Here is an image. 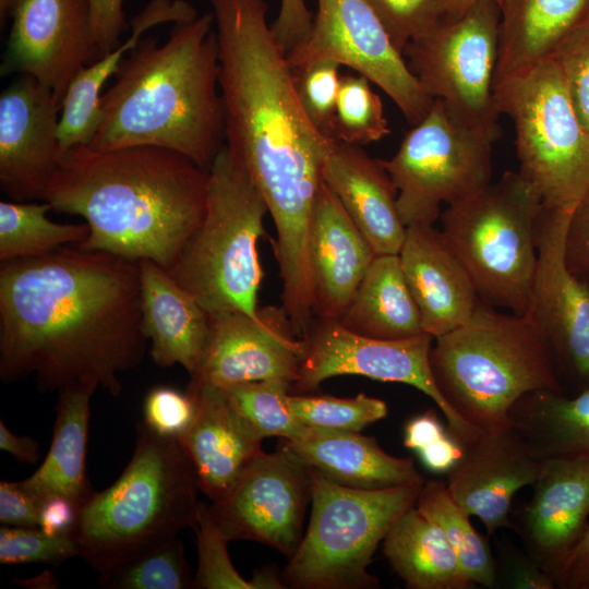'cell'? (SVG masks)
Segmentation results:
<instances>
[{"mask_svg": "<svg viewBox=\"0 0 589 589\" xmlns=\"http://www.w3.org/2000/svg\"><path fill=\"white\" fill-rule=\"evenodd\" d=\"M139 261L61 247L0 262V378L34 375L40 392L100 386L119 396V374L141 364Z\"/></svg>", "mask_w": 589, "mask_h": 589, "instance_id": "6da1fadb", "label": "cell"}, {"mask_svg": "<svg viewBox=\"0 0 589 589\" xmlns=\"http://www.w3.org/2000/svg\"><path fill=\"white\" fill-rule=\"evenodd\" d=\"M208 1L218 44L225 145L267 205L281 284L306 287L312 212L335 139L322 133L302 107L287 52L267 23V2Z\"/></svg>", "mask_w": 589, "mask_h": 589, "instance_id": "7a4b0ae2", "label": "cell"}, {"mask_svg": "<svg viewBox=\"0 0 589 589\" xmlns=\"http://www.w3.org/2000/svg\"><path fill=\"white\" fill-rule=\"evenodd\" d=\"M209 170L156 146L65 149L44 195L51 209L89 227L77 247L168 271L202 223Z\"/></svg>", "mask_w": 589, "mask_h": 589, "instance_id": "3957f363", "label": "cell"}, {"mask_svg": "<svg viewBox=\"0 0 589 589\" xmlns=\"http://www.w3.org/2000/svg\"><path fill=\"white\" fill-rule=\"evenodd\" d=\"M100 96L94 151L156 146L209 169L225 145L213 13L176 23L168 39H141Z\"/></svg>", "mask_w": 589, "mask_h": 589, "instance_id": "277c9868", "label": "cell"}, {"mask_svg": "<svg viewBox=\"0 0 589 589\" xmlns=\"http://www.w3.org/2000/svg\"><path fill=\"white\" fill-rule=\"evenodd\" d=\"M200 491L180 441L137 422L129 464L79 510L72 532L79 556L103 574L164 546L196 525Z\"/></svg>", "mask_w": 589, "mask_h": 589, "instance_id": "5b68a950", "label": "cell"}, {"mask_svg": "<svg viewBox=\"0 0 589 589\" xmlns=\"http://www.w3.org/2000/svg\"><path fill=\"white\" fill-rule=\"evenodd\" d=\"M430 365L449 408L481 431L508 425L531 392H562L553 351L531 320L481 301L466 324L434 338Z\"/></svg>", "mask_w": 589, "mask_h": 589, "instance_id": "8992f818", "label": "cell"}, {"mask_svg": "<svg viewBox=\"0 0 589 589\" xmlns=\"http://www.w3.org/2000/svg\"><path fill=\"white\" fill-rule=\"evenodd\" d=\"M204 218L167 271L207 314H259L257 243L268 213L259 188L226 145L209 167Z\"/></svg>", "mask_w": 589, "mask_h": 589, "instance_id": "52a82bcc", "label": "cell"}, {"mask_svg": "<svg viewBox=\"0 0 589 589\" xmlns=\"http://www.w3.org/2000/svg\"><path fill=\"white\" fill-rule=\"evenodd\" d=\"M543 203L519 172L506 171L474 195L447 205L441 232L481 302L522 315L537 265Z\"/></svg>", "mask_w": 589, "mask_h": 589, "instance_id": "ba28073f", "label": "cell"}, {"mask_svg": "<svg viewBox=\"0 0 589 589\" xmlns=\"http://www.w3.org/2000/svg\"><path fill=\"white\" fill-rule=\"evenodd\" d=\"M422 485L351 488L312 468L311 517L280 573L285 587H378V579L368 572L372 556L396 520L416 505Z\"/></svg>", "mask_w": 589, "mask_h": 589, "instance_id": "9c48e42d", "label": "cell"}, {"mask_svg": "<svg viewBox=\"0 0 589 589\" xmlns=\"http://www.w3.org/2000/svg\"><path fill=\"white\" fill-rule=\"evenodd\" d=\"M494 98L513 122L519 172L543 206L573 212L589 193V132L555 59L495 83Z\"/></svg>", "mask_w": 589, "mask_h": 589, "instance_id": "30bf717a", "label": "cell"}, {"mask_svg": "<svg viewBox=\"0 0 589 589\" xmlns=\"http://www.w3.org/2000/svg\"><path fill=\"white\" fill-rule=\"evenodd\" d=\"M500 19L495 0H478L411 40L402 53L426 95L440 100L457 123L493 143L501 135L494 98Z\"/></svg>", "mask_w": 589, "mask_h": 589, "instance_id": "8fae6325", "label": "cell"}, {"mask_svg": "<svg viewBox=\"0 0 589 589\" xmlns=\"http://www.w3.org/2000/svg\"><path fill=\"white\" fill-rule=\"evenodd\" d=\"M492 145L484 135L453 120L444 105L434 100L395 155L381 159L397 189L402 225H434L442 204L464 201L490 184Z\"/></svg>", "mask_w": 589, "mask_h": 589, "instance_id": "7c38bea8", "label": "cell"}, {"mask_svg": "<svg viewBox=\"0 0 589 589\" xmlns=\"http://www.w3.org/2000/svg\"><path fill=\"white\" fill-rule=\"evenodd\" d=\"M301 340L303 350L292 394H309L325 380L339 375L402 383L436 404L448 431L464 446L483 432L459 418L441 395L430 365L431 335L376 339L347 329L338 320L315 316Z\"/></svg>", "mask_w": 589, "mask_h": 589, "instance_id": "4fadbf2b", "label": "cell"}, {"mask_svg": "<svg viewBox=\"0 0 589 589\" xmlns=\"http://www.w3.org/2000/svg\"><path fill=\"white\" fill-rule=\"evenodd\" d=\"M306 37L287 52L292 71L332 59L377 85L411 124L434 100L425 94L394 46L378 16L365 0H316Z\"/></svg>", "mask_w": 589, "mask_h": 589, "instance_id": "5bb4252c", "label": "cell"}, {"mask_svg": "<svg viewBox=\"0 0 589 589\" xmlns=\"http://www.w3.org/2000/svg\"><path fill=\"white\" fill-rule=\"evenodd\" d=\"M311 497L312 468L280 445L274 453L262 452L208 508L228 541L259 542L289 558L303 537Z\"/></svg>", "mask_w": 589, "mask_h": 589, "instance_id": "9a60e30c", "label": "cell"}, {"mask_svg": "<svg viewBox=\"0 0 589 589\" xmlns=\"http://www.w3.org/2000/svg\"><path fill=\"white\" fill-rule=\"evenodd\" d=\"M7 17L1 74L31 75L62 105L73 79L94 61L89 0H8Z\"/></svg>", "mask_w": 589, "mask_h": 589, "instance_id": "2e32d148", "label": "cell"}, {"mask_svg": "<svg viewBox=\"0 0 589 589\" xmlns=\"http://www.w3.org/2000/svg\"><path fill=\"white\" fill-rule=\"evenodd\" d=\"M572 212L543 206L537 265L526 315L549 342L556 364L589 383V285L567 266L565 240Z\"/></svg>", "mask_w": 589, "mask_h": 589, "instance_id": "e0dca14e", "label": "cell"}, {"mask_svg": "<svg viewBox=\"0 0 589 589\" xmlns=\"http://www.w3.org/2000/svg\"><path fill=\"white\" fill-rule=\"evenodd\" d=\"M302 350L281 306L260 308L256 316L241 311L208 314L200 364L190 381L218 387L271 378L293 384Z\"/></svg>", "mask_w": 589, "mask_h": 589, "instance_id": "ac0fdd59", "label": "cell"}, {"mask_svg": "<svg viewBox=\"0 0 589 589\" xmlns=\"http://www.w3.org/2000/svg\"><path fill=\"white\" fill-rule=\"evenodd\" d=\"M55 93L21 74L0 96V187L13 201L43 200L64 148Z\"/></svg>", "mask_w": 589, "mask_h": 589, "instance_id": "d6986e66", "label": "cell"}, {"mask_svg": "<svg viewBox=\"0 0 589 589\" xmlns=\"http://www.w3.org/2000/svg\"><path fill=\"white\" fill-rule=\"evenodd\" d=\"M518 526L524 550L557 588L589 517V461L546 458Z\"/></svg>", "mask_w": 589, "mask_h": 589, "instance_id": "ffe728a7", "label": "cell"}, {"mask_svg": "<svg viewBox=\"0 0 589 589\" xmlns=\"http://www.w3.org/2000/svg\"><path fill=\"white\" fill-rule=\"evenodd\" d=\"M540 467L541 459L509 423L483 431L467 444L447 473L446 485L458 505L494 534L498 529L514 528L512 501L520 489L533 484Z\"/></svg>", "mask_w": 589, "mask_h": 589, "instance_id": "44dd1931", "label": "cell"}, {"mask_svg": "<svg viewBox=\"0 0 589 589\" xmlns=\"http://www.w3.org/2000/svg\"><path fill=\"white\" fill-rule=\"evenodd\" d=\"M187 392L193 398L195 411L179 441L201 492L216 502L263 452V438L231 405L223 388L190 381Z\"/></svg>", "mask_w": 589, "mask_h": 589, "instance_id": "7402d4cb", "label": "cell"}, {"mask_svg": "<svg viewBox=\"0 0 589 589\" xmlns=\"http://www.w3.org/2000/svg\"><path fill=\"white\" fill-rule=\"evenodd\" d=\"M398 256L424 333L436 338L470 320L480 300L441 229L433 224L407 227Z\"/></svg>", "mask_w": 589, "mask_h": 589, "instance_id": "603a6c76", "label": "cell"}, {"mask_svg": "<svg viewBox=\"0 0 589 589\" xmlns=\"http://www.w3.org/2000/svg\"><path fill=\"white\" fill-rule=\"evenodd\" d=\"M308 254L315 316L339 320L376 254L324 181L313 206Z\"/></svg>", "mask_w": 589, "mask_h": 589, "instance_id": "cb8c5ba5", "label": "cell"}, {"mask_svg": "<svg viewBox=\"0 0 589 589\" xmlns=\"http://www.w3.org/2000/svg\"><path fill=\"white\" fill-rule=\"evenodd\" d=\"M322 177L375 254H398L406 227L397 211V189L381 159L335 140Z\"/></svg>", "mask_w": 589, "mask_h": 589, "instance_id": "d4e9b609", "label": "cell"}, {"mask_svg": "<svg viewBox=\"0 0 589 589\" xmlns=\"http://www.w3.org/2000/svg\"><path fill=\"white\" fill-rule=\"evenodd\" d=\"M142 327L149 356L161 368L180 364L193 376L208 332V314L170 274L152 260L139 261Z\"/></svg>", "mask_w": 589, "mask_h": 589, "instance_id": "484cf974", "label": "cell"}, {"mask_svg": "<svg viewBox=\"0 0 589 589\" xmlns=\"http://www.w3.org/2000/svg\"><path fill=\"white\" fill-rule=\"evenodd\" d=\"M280 445L330 480L351 488L382 489L422 485L425 480L412 458L383 450L374 437L360 432L308 426L297 438Z\"/></svg>", "mask_w": 589, "mask_h": 589, "instance_id": "4316f807", "label": "cell"}, {"mask_svg": "<svg viewBox=\"0 0 589 589\" xmlns=\"http://www.w3.org/2000/svg\"><path fill=\"white\" fill-rule=\"evenodd\" d=\"M197 16L196 9L184 0H151L130 21L129 37L107 55L84 67L71 82L63 98L58 125L61 146L69 149L91 144L100 123V92L107 80L119 70L127 52L139 45L146 31L163 23L188 22Z\"/></svg>", "mask_w": 589, "mask_h": 589, "instance_id": "83f0119b", "label": "cell"}, {"mask_svg": "<svg viewBox=\"0 0 589 589\" xmlns=\"http://www.w3.org/2000/svg\"><path fill=\"white\" fill-rule=\"evenodd\" d=\"M494 84L550 59L589 13V0H501Z\"/></svg>", "mask_w": 589, "mask_h": 589, "instance_id": "f1b7e54d", "label": "cell"}, {"mask_svg": "<svg viewBox=\"0 0 589 589\" xmlns=\"http://www.w3.org/2000/svg\"><path fill=\"white\" fill-rule=\"evenodd\" d=\"M94 388L71 387L57 395L56 420L49 452L23 486L41 504L63 497L79 509L95 492L86 476L89 402Z\"/></svg>", "mask_w": 589, "mask_h": 589, "instance_id": "f546056e", "label": "cell"}, {"mask_svg": "<svg viewBox=\"0 0 589 589\" xmlns=\"http://www.w3.org/2000/svg\"><path fill=\"white\" fill-rule=\"evenodd\" d=\"M338 321L353 333L376 339H404L424 333L398 254L374 257Z\"/></svg>", "mask_w": 589, "mask_h": 589, "instance_id": "4dcf8cb0", "label": "cell"}, {"mask_svg": "<svg viewBox=\"0 0 589 589\" xmlns=\"http://www.w3.org/2000/svg\"><path fill=\"white\" fill-rule=\"evenodd\" d=\"M508 419L539 459L589 461V388L575 397L531 392L514 405Z\"/></svg>", "mask_w": 589, "mask_h": 589, "instance_id": "1f68e13d", "label": "cell"}, {"mask_svg": "<svg viewBox=\"0 0 589 589\" xmlns=\"http://www.w3.org/2000/svg\"><path fill=\"white\" fill-rule=\"evenodd\" d=\"M383 553L410 589H465L471 582L441 528L412 506L392 526Z\"/></svg>", "mask_w": 589, "mask_h": 589, "instance_id": "d6a6232c", "label": "cell"}, {"mask_svg": "<svg viewBox=\"0 0 589 589\" xmlns=\"http://www.w3.org/2000/svg\"><path fill=\"white\" fill-rule=\"evenodd\" d=\"M416 507L441 528L471 585L496 587V563L489 541L472 526L470 515L453 498L446 482L425 481Z\"/></svg>", "mask_w": 589, "mask_h": 589, "instance_id": "836d02e7", "label": "cell"}, {"mask_svg": "<svg viewBox=\"0 0 589 589\" xmlns=\"http://www.w3.org/2000/svg\"><path fill=\"white\" fill-rule=\"evenodd\" d=\"M51 206L41 201L0 202V262L38 257L61 247L84 242L89 227L58 224L47 217Z\"/></svg>", "mask_w": 589, "mask_h": 589, "instance_id": "e575fe53", "label": "cell"}, {"mask_svg": "<svg viewBox=\"0 0 589 589\" xmlns=\"http://www.w3.org/2000/svg\"><path fill=\"white\" fill-rule=\"evenodd\" d=\"M292 384L271 378L231 384L223 388L237 411L262 437L278 436L285 440L299 437L306 425L291 411L288 395Z\"/></svg>", "mask_w": 589, "mask_h": 589, "instance_id": "d590c367", "label": "cell"}, {"mask_svg": "<svg viewBox=\"0 0 589 589\" xmlns=\"http://www.w3.org/2000/svg\"><path fill=\"white\" fill-rule=\"evenodd\" d=\"M197 548V570L194 589H284L280 578L271 568L259 570L250 580L244 579L229 557L228 539L214 522L209 508L201 503L196 525L193 527Z\"/></svg>", "mask_w": 589, "mask_h": 589, "instance_id": "8d00e7d4", "label": "cell"}, {"mask_svg": "<svg viewBox=\"0 0 589 589\" xmlns=\"http://www.w3.org/2000/svg\"><path fill=\"white\" fill-rule=\"evenodd\" d=\"M370 83L358 73L341 75L333 120L334 139L363 146L390 133L382 99Z\"/></svg>", "mask_w": 589, "mask_h": 589, "instance_id": "74e56055", "label": "cell"}, {"mask_svg": "<svg viewBox=\"0 0 589 589\" xmlns=\"http://www.w3.org/2000/svg\"><path fill=\"white\" fill-rule=\"evenodd\" d=\"M99 575L110 589H190L194 579L178 538Z\"/></svg>", "mask_w": 589, "mask_h": 589, "instance_id": "f35d334b", "label": "cell"}, {"mask_svg": "<svg viewBox=\"0 0 589 589\" xmlns=\"http://www.w3.org/2000/svg\"><path fill=\"white\" fill-rule=\"evenodd\" d=\"M288 404L304 425L337 431L361 432L388 413L384 400L363 393L351 398L290 393Z\"/></svg>", "mask_w": 589, "mask_h": 589, "instance_id": "ab89813d", "label": "cell"}, {"mask_svg": "<svg viewBox=\"0 0 589 589\" xmlns=\"http://www.w3.org/2000/svg\"><path fill=\"white\" fill-rule=\"evenodd\" d=\"M387 31L396 49L428 33L448 13L452 0H365ZM404 56V55H402Z\"/></svg>", "mask_w": 589, "mask_h": 589, "instance_id": "60d3db41", "label": "cell"}, {"mask_svg": "<svg viewBox=\"0 0 589 589\" xmlns=\"http://www.w3.org/2000/svg\"><path fill=\"white\" fill-rule=\"evenodd\" d=\"M341 67L335 60L322 59L293 71L297 92L305 113L322 133L333 139Z\"/></svg>", "mask_w": 589, "mask_h": 589, "instance_id": "b9f144b4", "label": "cell"}, {"mask_svg": "<svg viewBox=\"0 0 589 589\" xmlns=\"http://www.w3.org/2000/svg\"><path fill=\"white\" fill-rule=\"evenodd\" d=\"M75 556H79V550L72 536H52L40 528H0L1 564L44 563L57 566Z\"/></svg>", "mask_w": 589, "mask_h": 589, "instance_id": "7bdbcfd3", "label": "cell"}, {"mask_svg": "<svg viewBox=\"0 0 589 589\" xmlns=\"http://www.w3.org/2000/svg\"><path fill=\"white\" fill-rule=\"evenodd\" d=\"M552 58L562 71L575 111L589 132V13L565 37Z\"/></svg>", "mask_w": 589, "mask_h": 589, "instance_id": "ee69618b", "label": "cell"}, {"mask_svg": "<svg viewBox=\"0 0 589 589\" xmlns=\"http://www.w3.org/2000/svg\"><path fill=\"white\" fill-rule=\"evenodd\" d=\"M192 396L170 386H155L145 395L143 421L154 432L170 438H180L194 416Z\"/></svg>", "mask_w": 589, "mask_h": 589, "instance_id": "f6af8a7d", "label": "cell"}, {"mask_svg": "<svg viewBox=\"0 0 589 589\" xmlns=\"http://www.w3.org/2000/svg\"><path fill=\"white\" fill-rule=\"evenodd\" d=\"M496 563V585L514 589H554L555 581L522 549L503 542Z\"/></svg>", "mask_w": 589, "mask_h": 589, "instance_id": "bcb514c9", "label": "cell"}, {"mask_svg": "<svg viewBox=\"0 0 589 589\" xmlns=\"http://www.w3.org/2000/svg\"><path fill=\"white\" fill-rule=\"evenodd\" d=\"M123 2L124 0H89L94 61L121 44V35L128 27Z\"/></svg>", "mask_w": 589, "mask_h": 589, "instance_id": "7dc6e473", "label": "cell"}, {"mask_svg": "<svg viewBox=\"0 0 589 589\" xmlns=\"http://www.w3.org/2000/svg\"><path fill=\"white\" fill-rule=\"evenodd\" d=\"M40 506L21 481L0 482L1 526L39 528Z\"/></svg>", "mask_w": 589, "mask_h": 589, "instance_id": "c3c4849f", "label": "cell"}, {"mask_svg": "<svg viewBox=\"0 0 589 589\" xmlns=\"http://www.w3.org/2000/svg\"><path fill=\"white\" fill-rule=\"evenodd\" d=\"M565 259L576 276L589 280V193L572 212L565 240Z\"/></svg>", "mask_w": 589, "mask_h": 589, "instance_id": "681fc988", "label": "cell"}, {"mask_svg": "<svg viewBox=\"0 0 589 589\" xmlns=\"http://www.w3.org/2000/svg\"><path fill=\"white\" fill-rule=\"evenodd\" d=\"M313 15L305 0H280V9L272 31L286 52L291 50L309 34Z\"/></svg>", "mask_w": 589, "mask_h": 589, "instance_id": "f907efd6", "label": "cell"}, {"mask_svg": "<svg viewBox=\"0 0 589 589\" xmlns=\"http://www.w3.org/2000/svg\"><path fill=\"white\" fill-rule=\"evenodd\" d=\"M79 508L63 497H50L41 503L39 528L52 536H72Z\"/></svg>", "mask_w": 589, "mask_h": 589, "instance_id": "816d5d0a", "label": "cell"}, {"mask_svg": "<svg viewBox=\"0 0 589 589\" xmlns=\"http://www.w3.org/2000/svg\"><path fill=\"white\" fill-rule=\"evenodd\" d=\"M465 446L448 431L434 443L417 452L424 467L434 473H448L459 461Z\"/></svg>", "mask_w": 589, "mask_h": 589, "instance_id": "f5cc1de1", "label": "cell"}, {"mask_svg": "<svg viewBox=\"0 0 589 589\" xmlns=\"http://www.w3.org/2000/svg\"><path fill=\"white\" fill-rule=\"evenodd\" d=\"M448 432L436 414L430 409L424 413L410 419L404 429V445L412 450L419 452L425 446L440 440Z\"/></svg>", "mask_w": 589, "mask_h": 589, "instance_id": "db71d44e", "label": "cell"}, {"mask_svg": "<svg viewBox=\"0 0 589 589\" xmlns=\"http://www.w3.org/2000/svg\"><path fill=\"white\" fill-rule=\"evenodd\" d=\"M557 588L589 589V524L565 565Z\"/></svg>", "mask_w": 589, "mask_h": 589, "instance_id": "11a10c76", "label": "cell"}, {"mask_svg": "<svg viewBox=\"0 0 589 589\" xmlns=\"http://www.w3.org/2000/svg\"><path fill=\"white\" fill-rule=\"evenodd\" d=\"M0 449L25 464H36L39 458V443L29 436L12 433L2 420L0 421Z\"/></svg>", "mask_w": 589, "mask_h": 589, "instance_id": "9f6ffc18", "label": "cell"}, {"mask_svg": "<svg viewBox=\"0 0 589 589\" xmlns=\"http://www.w3.org/2000/svg\"><path fill=\"white\" fill-rule=\"evenodd\" d=\"M478 0H452L448 13L446 16L456 17L464 13L470 5ZM497 3L501 0H495Z\"/></svg>", "mask_w": 589, "mask_h": 589, "instance_id": "6f0895ef", "label": "cell"}, {"mask_svg": "<svg viewBox=\"0 0 589 589\" xmlns=\"http://www.w3.org/2000/svg\"><path fill=\"white\" fill-rule=\"evenodd\" d=\"M8 0H0V19L1 22L5 21V10Z\"/></svg>", "mask_w": 589, "mask_h": 589, "instance_id": "680465c9", "label": "cell"}, {"mask_svg": "<svg viewBox=\"0 0 589 589\" xmlns=\"http://www.w3.org/2000/svg\"><path fill=\"white\" fill-rule=\"evenodd\" d=\"M589 285V280L586 281Z\"/></svg>", "mask_w": 589, "mask_h": 589, "instance_id": "91938a15", "label": "cell"}]
</instances>
